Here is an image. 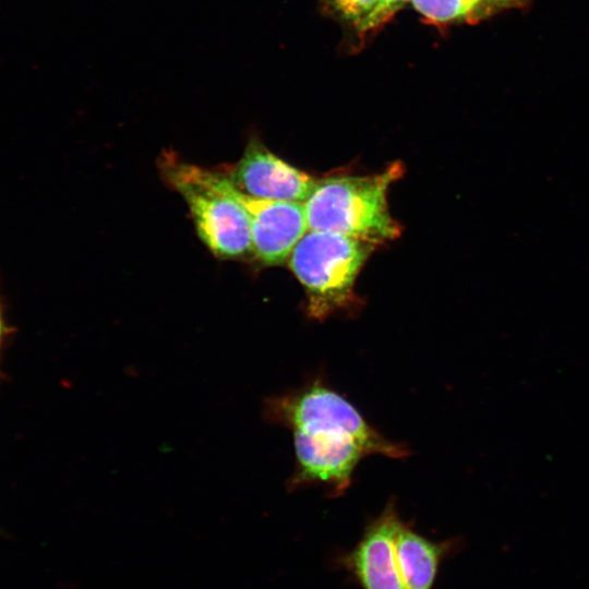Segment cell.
<instances>
[{
	"instance_id": "1",
	"label": "cell",
	"mask_w": 589,
	"mask_h": 589,
	"mask_svg": "<svg viewBox=\"0 0 589 589\" xmlns=\"http://www.w3.org/2000/svg\"><path fill=\"white\" fill-rule=\"evenodd\" d=\"M263 418L292 432L296 465L290 491L321 484L334 496L350 485L358 464L369 455L404 458L409 450L371 426L342 395L316 377L263 401Z\"/></svg>"
},
{
	"instance_id": "7",
	"label": "cell",
	"mask_w": 589,
	"mask_h": 589,
	"mask_svg": "<svg viewBox=\"0 0 589 589\" xmlns=\"http://www.w3.org/2000/svg\"><path fill=\"white\" fill-rule=\"evenodd\" d=\"M233 190L250 217L252 253L266 265L285 262L309 231L304 204L260 200Z\"/></svg>"
},
{
	"instance_id": "2",
	"label": "cell",
	"mask_w": 589,
	"mask_h": 589,
	"mask_svg": "<svg viewBox=\"0 0 589 589\" xmlns=\"http://www.w3.org/2000/svg\"><path fill=\"white\" fill-rule=\"evenodd\" d=\"M402 168L394 164L371 176H336L317 180L303 203L309 230L334 232L377 244L395 239L400 227L390 216L387 190Z\"/></svg>"
},
{
	"instance_id": "5",
	"label": "cell",
	"mask_w": 589,
	"mask_h": 589,
	"mask_svg": "<svg viewBox=\"0 0 589 589\" xmlns=\"http://www.w3.org/2000/svg\"><path fill=\"white\" fill-rule=\"evenodd\" d=\"M224 173L242 193L267 201L304 203L317 183L257 140L250 141L240 160Z\"/></svg>"
},
{
	"instance_id": "10",
	"label": "cell",
	"mask_w": 589,
	"mask_h": 589,
	"mask_svg": "<svg viewBox=\"0 0 589 589\" xmlns=\"http://www.w3.org/2000/svg\"><path fill=\"white\" fill-rule=\"evenodd\" d=\"M380 0H325L337 16L352 24L362 35Z\"/></svg>"
},
{
	"instance_id": "4",
	"label": "cell",
	"mask_w": 589,
	"mask_h": 589,
	"mask_svg": "<svg viewBox=\"0 0 589 589\" xmlns=\"http://www.w3.org/2000/svg\"><path fill=\"white\" fill-rule=\"evenodd\" d=\"M372 243L347 236L309 230L292 250L289 265L306 292L310 317L324 320L351 306L353 286Z\"/></svg>"
},
{
	"instance_id": "8",
	"label": "cell",
	"mask_w": 589,
	"mask_h": 589,
	"mask_svg": "<svg viewBox=\"0 0 589 589\" xmlns=\"http://www.w3.org/2000/svg\"><path fill=\"white\" fill-rule=\"evenodd\" d=\"M456 543L454 540H429L401 520L395 555L405 589H432L442 562L456 549Z\"/></svg>"
},
{
	"instance_id": "12",
	"label": "cell",
	"mask_w": 589,
	"mask_h": 589,
	"mask_svg": "<svg viewBox=\"0 0 589 589\" xmlns=\"http://www.w3.org/2000/svg\"><path fill=\"white\" fill-rule=\"evenodd\" d=\"M11 328L8 326L7 322H5V318H4V313H3V306H2V303L0 301V359H1V351L3 349V346H4V341L8 337V335L11 333ZM0 377H2V374H1V371H0Z\"/></svg>"
},
{
	"instance_id": "9",
	"label": "cell",
	"mask_w": 589,
	"mask_h": 589,
	"mask_svg": "<svg viewBox=\"0 0 589 589\" xmlns=\"http://www.w3.org/2000/svg\"><path fill=\"white\" fill-rule=\"evenodd\" d=\"M414 9L433 24L477 21L519 0H410Z\"/></svg>"
},
{
	"instance_id": "11",
	"label": "cell",
	"mask_w": 589,
	"mask_h": 589,
	"mask_svg": "<svg viewBox=\"0 0 589 589\" xmlns=\"http://www.w3.org/2000/svg\"><path fill=\"white\" fill-rule=\"evenodd\" d=\"M410 0H380L366 26L365 34L386 23L405 3Z\"/></svg>"
},
{
	"instance_id": "3",
	"label": "cell",
	"mask_w": 589,
	"mask_h": 589,
	"mask_svg": "<svg viewBox=\"0 0 589 589\" xmlns=\"http://www.w3.org/2000/svg\"><path fill=\"white\" fill-rule=\"evenodd\" d=\"M166 180L182 195L199 236L216 255L240 257L252 252L248 212L224 172L205 169L168 154L161 158Z\"/></svg>"
},
{
	"instance_id": "6",
	"label": "cell",
	"mask_w": 589,
	"mask_h": 589,
	"mask_svg": "<svg viewBox=\"0 0 589 589\" xmlns=\"http://www.w3.org/2000/svg\"><path fill=\"white\" fill-rule=\"evenodd\" d=\"M401 519L394 501L365 527L356 546L339 561L362 589H405L395 555Z\"/></svg>"
}]
</instances>
